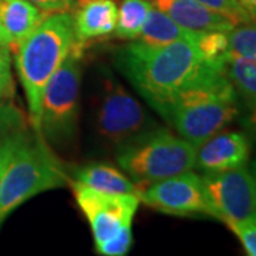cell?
<instances>
[{
	"instance_id": "1",
	"label": "cell",
	"mask_w": 256,
	"mask_h": 256,
	"mask_svg": "<svg viewBox=\"0 0 256 256\" xmlns=\"http://www.w3.org/2000/svg\"><path fill=\"white\" fill-rule=\"evenodd\" d=\"M195 34L166 46L131 40L116 53L121 73L156 111L178 92L222 66L208 63L195 44Z\"/></svg>"
},
{
	"instance_id": "2",
	"label": "cell",
	"mask_w": 256,
	"mask_h": 256,
	"mask_svg": "<svg viewBox=\"0 0 256 256\" xmlns=\"http://www.w3.org/2000/svg\"><path fill=\"white\" fill-rule=\"evenodd\" d=\"M74 44L73 14L63 12L50 13L36 30L14 48L16 72L28 98V117L38 136L46 86L62 67Z\"/></svg>"
},
{
	"instance_id": "3",
	"label": "cell",
	"mask_w": 256,
	"mask_h": 256,
	"mask_svg": "<svg viewBox=\"0 0 256 256\" xmlns=\"http://www.w3.org/2000/svg\"><path fill=\"white\" fill-rule=\"evenodd\" d=\"M158 112L178 136L198 146L236 117V92L216 68L176 92Z\"/></svg>"
},
{
	"instance_id": "4",
	"label": "cell",
	"mask_w": 256,
	"mask_h": 256,
	"mask_svg": "<svg viewBox=\"0 0 256 256\" xmlns=\"http://www.w3.org/2000/svg\"><path fill=\"white\" fill-rule=\"evenodd\" d=\"M70 182L60 160L42 136H30L18 146L4 172L0 186V225L16 210L42 192L62 188Z\"/></svg>"
},
{
	"instance_id": "5",
	"label": "cell",
	"mask_w": 256,
	"mask_h": 256,
	"mask_svg": "<svg viewBox=\"0 0 256 256\" xmlns=\"http://www.w3.org/2000/svg\"><path fill=\"white\" fill-rule=\"evenodd\" d=\"M196 146L166 130L146 132L121 148L117 162L138 192L151 184L162 181L195 168Z\"/></svg>"
},
{
	"instance_id": "6",
	"label": "cell",
	"mask_w": 256,
	"mask_h": 256,
	"mask_svg": "<svg viewBox=\"0 0 256 256\" xmlns=\"http://www.w3.org/2000/svg\"><path fill=\"white\" fill-rule=\"evenodd\" d=\"M74 198L88 220L96 249L104 256H124L132 245V220L140 205L136 194H106L73 181Z\"/></svg>"
},
{
	"instance_id": "7",
	"label": "cell",
	"mask_w": 256,
	"mask_h": 256,
	"mask_svg": "<svg viewBox=\"0 0 256 256\" xmlns=\"http://www.w3.org/2000/svg\"><path fill=\"white\" fill-rule=\"evenodd\" d=\"M82 47L74 44L73 50L44 90L40 114V136L56 146L68 142L76 134L82 82Z\"/></svg>"
},
{
	"instance_id": "8",
	"label": "cell",
	"mask_w": 256,
	"mask_h": 256,
	"mask_svg": "<svg viewBox=\"0 0 256 256\" xmlns=\"http://www.w3.org/2000/svg\"><path fill=\"white\" fill-rule=\"evenodd\" d=\"M201 178L215 218L225 224L256 218L255 184L245 165Z\"/></svg>"
},
{
	"instance_id": "9",
	"label": "cell",
	"mask_w": 256,
	"mask_h": 256,
	"mask_svg": "<svg viewBox=\"0 0 256 256\" xmlns=\"http://www.w3.org/2000/svg\"><path fill=\"white\" fill-rule=\"evenodd\" d=\"M138 198L146 206L166 215H208L215 218L202 178L192 171L151 184L138 192Z\"/></svg>"
},
{
	"instance_id": "10",
	"label": "cell",
	"mask_w": 256,
	"mask_h": 256,
	"mask_svg": "<svg viewBox=\"0 0 256 256\" xmlns=\"http://www.w3.org/2000/svg\"><path fill=\"white\" fill-rule=\"evenodd\" d=\"M97 130L101 137L117 146H126L146 134V111L114 78H107L104 86L97 112Z\"/></svg>"
},
{
	"instance_id": "11",
	"label": "cell",
	"mask_w": 256,
	"mask_h": 256,
	"mask_svg": "<svg viewBox=\"0 0 256 256\" xmlns=\"http://www.w3.org/2000/svg\"><path fill=\"white\" fill-rule=\"evenodd\" d=\"M250 156L249 140L239 131L216 132L196 146L195 166L208 172H220L246 165Z\"/></svg>"
},
{
	"instance_id": "12",
	"label": "cell",
	"mask_w": 256,
	"mask_h": 256,
	"mask_svg": "<svg viewBox=\"0 0 256 256\" xmlns=\"http://www.w3.org/2000/svg\"><path fill=\"white\" fill-rule=\"evenodd\" d=\"M76 44L82 47L92 40L111 37L118 18L116 0H77L73 9Z\"/></svg>"
},
{
	"instance_id": "13",
	"label": "cell",
	"mask_w": 256,
	"mask_h": 256,
	"mask_svg": "<svg viewBox=\"0 0 256 256\" xmlns=\"http://www.w3.org/2000/svg\"><path fill=\"white\" fill-rule=\"evenodd\" d=\"M152 4L191 32H230L235 24L198 0H151Z\"/></svg>"
},
{
	"instance_id": "14",
	"label": "cell",
	"mask_w": 256,
	"mask_h": 256,
	"mask_svg": "<svg viewBox=\"0 0 256 256\" xmlns=\"http://www.w3.org/2000/svg\"><path fill=\"white\" fill-rule=\"evenodd\" d=\"M48 14L28 0H0V28L10 48L23 43Z\"/></svg>"
},
{
	"instance_id": "15",
	"label": "cell",
	"mask_w": 256,
	"mask_h": 256,
	"mask_svg": "<svg viewBox=\"0 0 256 256\" xmlns=\"http://www.w3.org/2000/svg\"><path fill=\"white\" fill-rule=\"evenodd\" d=\"M74 181L106 194H136L138 188L131 178L107 164H90L74 172Z\"/></svg>"
},
{
	"instance_id": "16",
	"label": "cell",
	"mask_w": 256,
	"mask_h": 256,
	"mask_svg": "<svg viewBox=\"0 0 256 256\" xmlns=\"http://www.w3.org/2000/svg\"><path fill=\"white\" fill-rule=\"evenodd\" d=\"M195 33L196 32H191L180 26L174 18H170L162 10L152 6L137 40L148 46L160 47L184 38H191Z\"/></svg>"
},
{
	"instance_id": "17",
	"label": "cell",
	"mask_w": 256,
	"mask_h": 256,
	"mask_svg": "<svg viewBox=\"0 0 256 256\" xmlns=\"http://www.w3.org/2000/svg\"><path fill=\"white\" fill-rule=\"evenodd\" d=\"M222 73L242 97L248 101L256 98V57L226 54L222 62Z\"/></svg>"
},
{
	"instance_id": "18",
	"label": "cell",
	"mask_w": 256,
	"mask_h": 256,
	"mask_svg": "<svg viewBox=\"0 0 256 256\" xmlns=\"http://www.w3.org/2000/svg\"><path fill=\"white\" fill-rule=\"evenodd\" d=\"M152 6L151 0H121L117 26L111 37L128 42L137 40Z\"/></svg>"
},
{
	"instance_id": "19",
	"label": "cell",
	"mask_w": 256,
	"mask_h": 256,
	"mask_svg": "<svg viewBox=\"0 0 256 256\" xmlns=\"http://www.w3.org/2000/svg\"><path fill=\"white\" fill-rule=\"evenodd\" d=\"M194 40L208 63L222 66L228 53V32H201L195 33Z\"/></svg>"
},
{
	"instance_id": "20",
	"label": "cell",
	"mask_w": 256,
	"mask_h": 256,
	"mask_svg": "<svg viewBox=\"0 0 256 256\" xmlns=\"http://www.w3.org/2000/svg\"><path fill=\"white\" fill-rule=\"evenodd\" d=\"M226 54L256 57V23L238 24L228 32Z\"/></svg>"
},
{
	"instance_id": "21",
	"label": "cell",
	"mask_w": 256,
	"mask_h": 256,
	"mask_svg": "<svg viewBox=\"0 0 256 256\" xmlns=\"http://www.w3.org/2000/svg\"><path fill=\"white\" fill-rule=\"evenodd\" d=\"M208 9L230 20L235 26L245 23H255L256 18L244 6L240 0H198Z\"/></svg>"
},
{
	"instance_id": "22",
	"label": "cell",
	"mask_w": 256,
	"mask_h": 256,
	"mask_svg": "<svg viewBox=\"0 0 256 256\" xmlns=\"http://www.w3.org/2000/svg\"><path fill=\"white\" fill-rule=\"evenodd\" d=\"M22 130H26L24 114L13 102L0 100V142Z\"/></svg>"
},
{
	"instance_id": "23",
	"label": "cell",
	"mask_w": 256,
	"mask_h": 256,
	"mask_svg": "<svg viewBox=\"0 0 256 256\" xmlns=\"http://www.w3.org/2000/svg\"><path fill=\"white\" fill-rule=\"evenodd\" d=\"M14 94L12 73V48L0 44V100H10Z\"/></svg>"
},
{
	"instance_id": "24",
	"label": "cell",
	"mask_w": 256,
	"mask_h": 256,
	"mask_svg": "<svg viewBox=\"0 0 256 256\" xmlns=\"http://www.w3.org/2000/svg\"><path fill=\"white\" fill-rule=\"evenodd\" d=\"M226 225L236 235L248 255L256 256V218L242 222H229Z\"/></svg>"
},
{
	"instance_id": "25",
	"label": "cell",
	"mask_w": 256,
	"mask_h": 256,
	"mask_svg": "<svg viewBox=\"0 0 256 256\" xmlns=\"http://www.w3.org/2000/svg\"><path fill=\"white\" fill-rule=\"evenodd\" d=\"M28 137V132L26 130H22L16 134L8 137L4 141L0 142V186H2V181L4 172L9 166L10 161L13 156L16 154V151L18 150V146L24 142V140Z\"/></svg>"
},
{
	"instance_id": "26",
	"label": "cell",
	"mask_w": 256,
	"mask_h": 256,
	"mask_svg": "<svg viewBox=\"0 0 256 256\" xmlns=\"http://www.w3.org/2000/svg\"><path fill=\"white\" fill-rule=\"evenodd\" d=\"M46 13H72L77 0H28Z\"/></svg>"
},
{
	"instance_id": "27",
	"label": "cell",
	"mask_w": 256,
	"mask_h": 256,
	"mask_svg": "<svg viewBox=\"0 0 256 256\" xmlns=\"http://www.w3.org/2000/svg\"><path fill=\"white\" fill-rule=\"evenodd\" d=\"M248 107H249V111H248L246 116V127L250 128L252 131L256 132V98H252V100L248 101Z\"/></svg>"
},
{
	"instance_id": "28",
	"label": "cell",
	"mask_w": 256,
	"mask_h": 256,
	"mask_svg": "<svg viewBox=\"0 0 256 256\" xmlns=\"http://www.w3.org/2000/svg\"><path fill=\"white\" fill-rule=\"evenodd\" d=\"M240 2H242L244 6L250 12V14L256 18V0H240Z\"/></svg>"
},
{
	"instance_id": "29",
	"label": "cell",
	"mask_w": 256,
	"mask_h": 256,
	"mask_svg": "<svg viewBox=\"0 0 256 256\" xmlns=\"http://www.w3.org/2000/svg\"><path fill=\"white\" fill-rule=\"evenodd\" d=\"M250 174H252V178H254V184H255L256 190V161H254V164L250 166Z\"/></svg>"
},
{
	"instance_id": "30",
	"label": "cell",
	"mask_w": 256,
	"mask_h": 256,
	"mask_svg": "<svg viewBox=\"0 0 256 256\" xmlns=\"http://www.w3.org/2000/svg\"><path fill=\"white\" fill-rule=\"evenodd\" d=\"M0 44H8V40H6V36H4L2 28H0ZM8 46H9V44H8Z\"/></svg>"
}]
</instances>
